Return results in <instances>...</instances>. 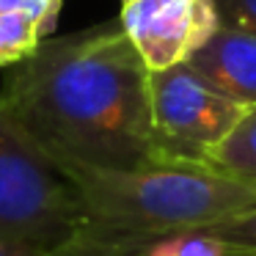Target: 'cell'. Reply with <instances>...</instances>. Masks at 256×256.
I'll list each match as a JSON object with an SVG mask.
<instances>
[{
    "label": "cell",
    "mask_w": 256,
    "mask_h": 256,
    "mask_svg": "<svg viewBox=\"0 0 256 256\" xmlns=\"http://www.w3.org/2000/svg\"><path fill=\"white\" fill-rule=\"evenodd\" d=\"M149 64L122 20L42 39L6 66L0 91L30 144L61 174L166 166L152 118Z\"/></svg>",
    "instance_id": "obj_1"
},
{
    "label": "cell",
    "mask_w": 256,
    "mask_h": 256,
    "mask_svg": "<svg viewBox=\"0 0 256 256\" xmlns=\"http://www.w3.org/2000/svg\"><path fill=\"white\" fill-rule=\"evenodd\" d=\"M64 176L72 182L83 215L69 242L91 250L154 254L188 228L256 210V182L210 162H166L138 171L72 168Z\"/></svg>",
    "instance_id": "obj_2"
},
{
    "label": "cell",
    "mask_w": 256,
    "mask_h": 256,
    "mask_svg": "<svg viewBox=\"0 0 256 256\" xmlns=\"http://www.w3.org/2000/svg\"><path fill=\"white\" fill-rule=\"evenodd\" d=\"M80 223L72 182L30 144L0 91V237L52 250L69 242Z\"/></svg>",
    "instance_id": "obj_3"
},
{
    "label": "cell",
    "mask_w": 256,
    "mask_h": 256,
    "mask_svg": "<svg viewBox=\"0 0 256 256\" xmlns=\"http://www.w3.org/2000/svg\"><path fill=\"white\" fill-rule=\"evenodd\" d=\"M152 118L166 162H210V154L248 110L223 96L188 64L152 69Z\"/></svg>",
    "instance_id": "obj_4"
},
{
    "label": "cell",
    "mask_w": 256,
    "mask_h": 256,
    "mask_svg": "<svg viewBox=\"0 0 256 256\" xmlns=\"http://www.w3.org/2000/svg\"><path fill=\"white\" fill-rule=\"evenodd\" d=\"M118 20L149 69L184 64L220 25L212 0H135L124 3Z\"/></svg>",
    "instance_id": "obj_5"
},
{
    "label": "cell",
    "mask_w": 256,
    "mask_h": 256,
    "mask_svg": "<svg viewBox=\"0 0 256 256\" xmlns=\"http://www.w3.org/2000/svg\"><path fill=\"white\" fill-rule=\"evenodd\" d=\"M196 74L206 80L223 96L245 108L256 105V36L240 28L218 25L188 56Z\"/></svg>",
    "instance_id": "obj_6"
},
{
    "label": "cell",
    "mask_w": 256,
    "mask_h": 256,
    "mask_svg": "<svg viewBox=\"0 0 256 256\" xmlns=\"http://www.w3.org/2000/svg\"><path fill=\"white\" fill-rule=\"evenodd\" d=\"M210 166L256 182V105L248 108L232 132L218 144V149L210 154Z\"/></svg>",
    "instance_id": "obj_7"
},
{
    "label": "cell",
    "mask_w": 256,
    "mask_h": 256,
    "mask_svg": "<svg viewBox=\"0 0 256 256\" xmlns=\"http://www.w3.org/2000/svg\"><path fill=\"white\" fill-rule=\"evenodd\" d=\"M44 36L47 34L30 17L17 12H0V69L28 58Z\"/></svg>",
    "instance_id": "obj_8"
},
{
    "label": "cell",
    "mask_w": 256,
    "mask_h": 256,
    "mask_svg": "<svg viewBox=\"0 0 256 256\" xmlns=\"http://www.w3.org/2000/svg\"><path fill=\"white\" fill-rule=\"evenodd\" d=\"M190 234L206 242H218L226 248H242V250H256V210L242 212V215L226 218L218 223L190 228Z\"/></svg>",
    "instance_id": "obj_9"
},
{
    "label": "cell",
    "mask_w": 256,
    "mask_h": 256,
    "mask_svg": "<svg viewBox=\"0 0 256 256\" xmlns=\"http://www.w3.org/2000/svg\"><path fill=\"white\" fill-rule=\"evenodd\" d=\"M0 12L25 14L44 34H50L52 22L58 20V12H61V0H0Z\"/></svg>",
    "instance_id": "obj_10"
},
{
    "label": "cell",
    "mask_w": 256,
    "mask_h": 256,
    "mask_svg": "<svg viewBox=\"0 0 256 256\" xmlns=\"http://www.w3.org/2000/svg\"><path fill=\"white\" fill-rule=\"evenodd\" d=\"M218 22L256 36V0H212Z\"/></svg>",
    "instance_id": "obj_11"
},
{
    "label": "cell",
    "mask_w": 256,
    "mask_h": 256,
    "mask_svg": "<svg viewBox=\"0 0 256 256\" xmlns=\"http://www.w3.org/2000/svg\"><path fill=\"white\" fill-rule=\"evenodd\" d=\"M171 256H256V250H242V248H226L218 242H206L198 237H184L182 242L174 248Z\"/></svg>",
    "instance_id": "obj_12"
},
{
    "label": "cell",
    "mask_w": 256,
    "mask_h": 256,
    "mask_svg": "<svg viewBox=\"0 0 256 256\" xmlns=\"http://www.w3.org/2000/svg\"><path fill=\"white\" fill-rule=\"evenodd\" d=\"M50 250L39 248L34 242L25 240H12V237H0V256H47Z\"/></svg>",
    "instance_id": "obj_13"
},
{
    "label": "cell",
    "mask_w": 256,
    "mask_h": 256,
    "mask_svg": "<svg viewBox=\"0 0 256 256\" xmlns=\"http://www.w3.org/2000/svg\"><path fill=\"white\" fill-rule=\"evenodd\" d=\"M124 3H135V0H122V6H124Z\"/></svg>",
    "instance_id": "obj_14"
}]
</instances>
